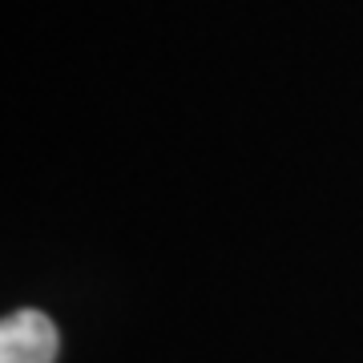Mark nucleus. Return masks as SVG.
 <instances>
[{"label":"nucleus","mask_w":363,"mask_h":363,"mask_svg":"<svg viewBox=\"0 0 363 363\" xmlns=\"http://www.w3.org/2000/svg\"><path fill=\"white\" fill-rule=\"evenodd\" d=\"M0 363H57V327L45 311H13L0 323Z\"/></svg>","instance_id":"obj_1"}]
</instances>
